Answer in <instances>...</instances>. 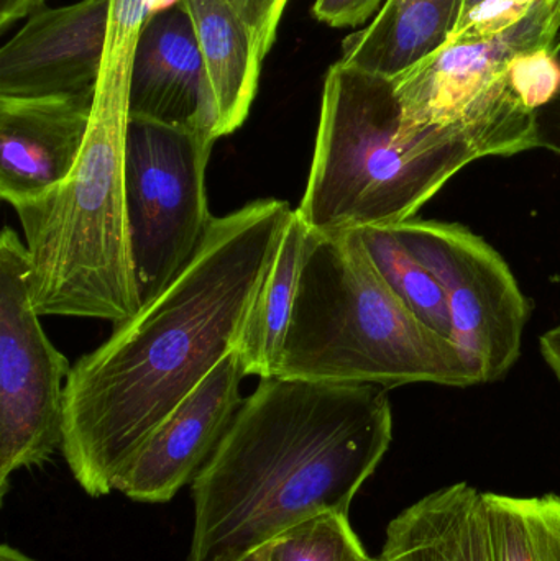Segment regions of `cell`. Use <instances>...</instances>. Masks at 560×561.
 <instances>
[{"label":"cell","mask_w":560,"mask_h":561,"mask_svg":"<svg viewBox=\"0 0 560 561\" xmlns=\"http://www.w3.org/2000/svg\"><path fill=\"white\" fill-rule=\"evenodd\" d=\"M293 213L260 199L214 217L183 273L72 366L61 451L89 496L115 491L138 448L236 352Z\"/></svg>","instance_id":"1"},{"label":"cell","mask_w":560,"mask_h":561,"mask_svg":"<svg viewBox=\"0 0 560 561\" xmlns=\"http://www.w3.org/2000/svg\"><path fill=\"white\" fill-rule=\"evenodd\" d=\"M391 437L384 386L260 379L191 483L187 561H236L312 517L348 514Z\"/></svg>","instance_id":"2"},{"label":"cell","mask_w":560,"mask_h":561,"mask_svg":"<svg viewBox=\"0 0 560 561\" xmlns=\"http://www.w3.org/2000/svg\"><path fill=\"white\" fill-rule=\"evenodd\" d=\"M479 158L462 128L408 122L393 79L338 61L325 76L311 173L296 213L319 233L398 226Z\"/></svg>","instance_id":"3"},{"label":"cell","mask_w":560,"mask_h":561,"mask_svg":"<svg viewBox=\"0 0 560 561\" xmlns=\"http://www.w3.org/2000/svg\"><path fill=\"white\" fill-rule=\"evenodd\" d=\"M130 61L104 59L81 157L55 190L13 207L38 316L127 322L141 309L125 203Z\"/></svg>","instance_id":"4"},{"label":"cell","mask_w":560,"mask_h":561,"mask_svg":"<svg viewBox=\"0 0 560 561\" xmlns=\"http://www.w3.org/2000/svg\"><path fill=\"white\" fill-rule=\"evenodd\" d=\"M276 378L477 385L453 340L421 322L381 278L358 232L309 230Z\"/></svg>","instance_id":"5"},{"label":"cell","mask_w":560,"mask_h":561,"mask_svg":"<svg viewBox=\"0 0 560 561\" xmlns=\"http://www.w3.org/2000/svg\"><path fill=\"white\" fill-rule=\"evenodd\" d=\"M559 33L560 0H538L502 35L443 46L393 79L404 118L462 128L482 158L533 150L535 112L519 101L506 69L515 56L555 48Z\"/></svg>","instance_id":"6"},{"label":"cell","mask_w":560,"mask_h":561,"mask_svg":"<svg viewBox=\"0 0 560 561\" xmlns=\"http://www.w3.org/2000/svg\"><path fill=\"white\" fill-rule=\"evenodd\" d=\"M213 137L128 118L125 203L141 306L160 296L206 240V168Z\"/></svg>","instance_id":"7"},{"label":"cell","mask_w":560,"mask_h":561,"mask_svg":"<svg viewBox=\"0 0 560 561\" xmlns=\"http://www.w3.org/2000/svg\"><path fill=\"white\" fill-rule=\"evenodd\" d=\"M30 259L19 233L0 236V496L22 468L61 450L72 366L49 342L30 297Z\"/></svg>","instance_id":"8"},{"label":"cell","mask_w":560,"mask_h":561,"mask_svg":"<svg viewBox=\"0 0 560 561\" xmlns=\"http://www.w3.org/2000/svg\"><path fill=\"white\" fill-rule=\"evenodd\" d=\"M393 230L439 280L453 342L477 385L502 379L519 358L532 313V302L505 260L459 224L413 217Z\"/></svg>","instance_id":"9"},{"label":"cell","mask_w":560,"mask_h":561,"mask_svg":"<svg viewBox=\"0 0 560 561\" xmlns=\"http://www.w3.org/2000/svg\"><path fill=\"white\" fill-rule=\"evenodd\" d=\"M239 353L227 355L161 422L115 481L128 500L163 504L196 480L242 405Z\"/></svg>","instance_id":"10"},{"label":"cell","mask_w":560,"mask_h":561,"mask_svg":"<svg viewBox=\"0 0 560 561\" xmlns=\"http://www.w3.org/2000/svg\"><path fill=\"white\" fill-rule=\"evenodd\" d=\"M112 0L39 10L0 49V98H59L98 89Z\"/></svg>","instance_id":"11"},{"label":"cell","mask_w":560,"mask_h":561,"mask_svg":"<svg viewBox=\"0 0 560 561\" xmlns=\"http://www.w3.org/2000/svg\"><path fill=\"white\" fill-rule=\"evenodd\" d=\"M128 118L216 137V112L199 39L184 3L151 16L135 45Z\"/></svg>","instance_id":"12"},{"label":"cell","mask_w":560,"mask_h":561,"mask_svg":"<svg viewBox=\"0 0 560 561\" xmlns=\"http://www.w3.org/2000/svg\"><path fill=\"white\" fill-rule=\"evenodd\" d=\"M95 92L0 98V196L10 206L45 196L75 170L91 125Z\"/></svg>","instance_id":"13"},{"label":"cell","mask_w":560,"mask_h":561,"mask_svg":"<svg viewBox=\"0 0 560 561\" xmlns=\"http://www.w3.org/2000/svg\"><path fill=\"white\" fill-rule=\"evenodd\" d=\"M384 561H492L483 493L450 484L414 503L387 527Z\"/></svg>","instance_id":"14"},{"label":"cell","mask_w":560,"mask_h":561,"mask_svg":"<svg viewBox=\"0 0 560 561\" xmlns=\"http://www.w3.org/2000/svg\"><path fill=\"white\" fill-rule=\"evenodd\" d=\"M193 19L216 112V137L249 117L263 59L249 26L227 0H183Z\"/></svg>","instance_id":"15"},{"label":"cell","mask_w":560,"mask_h":561,"mask_svg":"<svg viewBox=\"0 0 560 561\" xmlns=\"http://www.w3.org/2000/svg\"><path fill=\"white\" fill-rule=\"evenodd\" d=\"M309 229L293 213L272 266L253 299L237 353L243 375L273 378L292 320Z\"/></svg>","instance_id":"16"},{"label":"cell","mask_w":560,"mask_h":561,"mask_svg":"<svg viewBox=\"0 0 560 561\" xmlns=\"http://www.w3.org/2000/svg\"><path fill=\"white\" fill-rule=\"evenodd\" d=\"M492 561H560V497L483 493Z\"/></svg>","instance_id":"17"},{"label":"cell","mask_w":560,"mask_h":561,"mask_svg":"<svg viewBox=\"0 0 560 561\" xmlns=\"http://www.w3.org/2000/svg\"><path fill=\"white\" fill-rule=\"evenodd\" d=\"M358 233L381 278L401 302L434 332L453 340L449 307L439 280L401 242L393 227H374Z\"/></svg>","instance_id":"18"},{"label":"cell","mask_w":560,"mask_h":561,"mask_svg":"<svg viewBox=\"0 0 560 561\" xmlns=\"http://www.w3.org/2000/svg\"><path fill=\"white\" fill-rule=\"evenodd\" d=\"M273 561H372L348 514L325 513L292 527L272 542Z\"/></svg>","instance_id":"19"},{"label":"cell","mask_w":560,"mask_h":561,"mask_svg":"<svg viewBox=\"0 0 560 561\" xmlns=\"http://www.w3.org/2000/svg\"><path fill=\"white\" fill-rule=\"evenodd\" d=\"M506 75L519 101L533 112L549 104L560 91V65L552 48L515 56Z\"/></svg>","instance_id":"20"},{"label":"cell","mask_w":560,"mask_h":561,"mask_svg":"<svg viewBox=\"0 0 560 561\" xmlns=\"http://www.w3.org/2000/svg\"><path fill=\"white\" fill-rule=\"evenodd\" d=\"M538 0H482L460 16L449 43L480 42L502 35L522 22Z\"/></svg>","instance_id":"21"},{"label":"cell","mask_w":560,"mask_h":561,"mask_svg":"<svg viewBox=\"0 0 560 561\" xmlns=\"http://www.w3.org/2000/svg\"><path fill=\"white\" fill-rule=\"evenodd\" d=\"M245 22L255 38L260 56L265 61L276 39L279 22L289 0H227Z\"/></svg>","instance_id":"22"},{"label":"cell","mask_w":560,"mask_h":561,"mask_svg":"<svg viewBox=\"0 0 560 561\" xmlns=\"http://www.w3.org/2000/svg\"><path fill=\"white\" fill-rule=\"evenodd\" d=\"M387 0H316L312 13L319 22L342 28L367 22Z\"/></svg>","instance_id":"23"},{"label":"cell","mask_w":560,"mask_h":561,"mask_svg":"<svg viewBox=\"0 0 560 561\" xmlns=\"http://www.w3.org/2000/svg\"><path fill=\"white\" fill-rule=\"evenodd\" d=\"M552 53L560 65V33ZM535 128L536 148L560 154V91L549 104L535 112Z\"/></svg>","instance_id":"24"},{"label":"cell","mask_w":560,"mask_h":561,"mask_svg":"<svg viewBox=\"0 0 560 561\" xmlns=\"http://www.w3.org/2000/svg\"><path fill=\"white\" fill-rule=\"evenodd\" d=\"M45 3L46 0H0V28L7 30L12 23L35 15Z\"/></svg>","instance_id":"25"},{"label":"cell","mask_w":560,"mask_h":561,"mask_svg":"<svg viewBox=\"0 0 560 561\" xmlns=\"http://www.w3.org/2000/svg\"><path fill=\"white\" fill-rule=\"evenodd\" d=\"M541 353L549 368L560 379V323L541 336Z\"/></svg>","instance_id":"26"},{"label":"cell","mask_w":560,"mask_h":561,"mask_svg":"<svg viewBox=\"0 0 560 561\" xmlns=\"http://www.w3.org/2000/svg\"><path fill=\"white\" fill-rule=\"evenodd\" d=\"M183 0H145V9H147L148 20L157 13L164 12V10L173 9L180 5Z\"/></svg>","instance_id":"27"},{"label":"cell","mask_w":560,"mask_h":561,"mask_svg":"<svg viewBox=\"0 0 560 561\" xmlns=\"http://www.w3.org/2000/svg\"><path fill=\"white\" fill-rule=\"evenodd\" d=\"M236 561H273L272 542L260 547V549L253 550V552L247 553L245 557Z\"/></svg>","instance_id":"28"},{"label":"cell","mask_w":560,"mask_h":561,"mask_svg":"<svg viewBox=\"0 0 560 561\" xmlns=\"http://www.w3.org/2000/svg\"><path fill=\"white\" fill-rule=\"evenodd\" d=\"M0 561H36L33 560L32 557L25 556V553L20 552V550L13 549V547L7 546L3 543L0 547Z\"/></svg>","instance_id":"29"},{"label":"cell","mask_w":560,"mask_h":561,"mask_svg":"<svg viewBox=\"0 0 560 561\" xmlns=\"http://www.w3.org/2000/svg\"><path fill=\"white\" fill-rule=\"evenodd\" d=\"M480 2H482V0H464L462 15H464V13L467 12V10L472 9V7H476L477 3H480Z\"/></svg>","instance_id":"30"},{"label":"cell","mask_w":560,"mask_h":561,"mask_svg":"<svg viewBox=\"0 0 560 561\" xmlns=\"http://www.w3.org/2000/svg\"><path fill=\"white\" fill-rule=\"evenodd\" d=\"M372 561H384L380 559V557H378V559H372Z\"/></svg>","instance_id":"31"}]
</instances>
